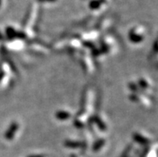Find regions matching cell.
Returning <instances> with one entry per match:
<instances>
[{
    "label": "cell",
    "mask_w": 158,
    "mask_h": 157,
    "mask_svg": "<svg viewBox=\"0 0 158 157\" xmlns=\"http://www.w3.org/2000/svg\"><path fill=\"white\" fill-rule=\"evenodd\" d=\"M156 48L158 50V40L156 41Z\"/></svg>",
    "instance_id": "6da1fadb"
}]
</instances>
